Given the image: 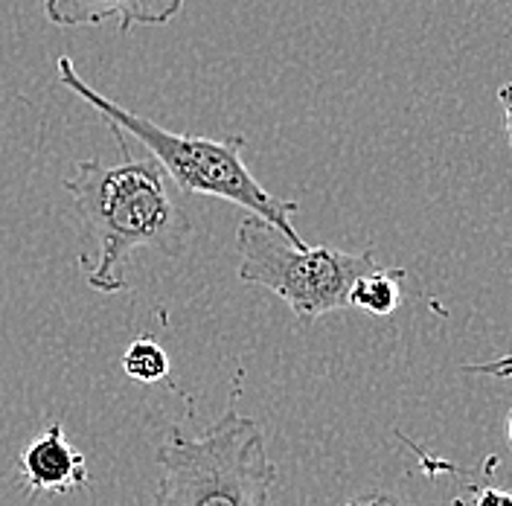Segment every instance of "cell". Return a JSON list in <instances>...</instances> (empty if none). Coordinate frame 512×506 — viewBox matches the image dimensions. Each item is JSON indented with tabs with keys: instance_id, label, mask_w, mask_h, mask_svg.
<instances>
[{
	"instance_id": "obj_11",
	"label": "cell",
	"mask_w": 512,
	"mask_h": 506,
	"mask_svg": "<svg viewBox=\"0 0 512 506\" xmlns=\"http://www.w3.org/2000/svg\"><path fill=\"white\" fill-rule=\"evenodd\" d=\"M344 506H405L399 498L393 495H361V498H352L350 504Z\"/></svg>"
},
{
	"instance_id": "obj_12",
	"label": "cell",
	"mask_w": 512,
	"mask_h": 506,
	"mask_svg": "<svg viewBox=\"0 0 512 506\" xmlns=\"http://www.w3.org/2000/svg\"><path fill=\"white\" fill-rule=\"evenodd\" d=\"M501 105H504V120H507V131H510L512 140V85L501 88Z\"/></svg>"
},
{
	"instance_id": "obj_5",
	"label": "cell",
	"mask_w": 512,
	"mask_h": 506,
	"mask_svg": "<svg viewBox=\"0 0 512 506\" xmlns=\"http://www.w3.org/2000/svg\"><path fill=\"white\" fill-rule=\"evenodd\" d=\"M88 480V463L82 451L67 443L62 422H53L18 454V483L32 501L41 495H70L85 489Z\"/></svg>"
},
{
	"instance_id": "obj_6",
	"label": "cell",
	"mask_w": 512,
	"mask_h": 506,
	"mask_svg": "<svg viewBox=\"0 0 512 506\" xmlns=\"http://www.w3.org/2000/svg\"><path fill=\"white\" fill-rule=\"evenodd\" d=\"M184 0H44V15L56 27H96L117 21V30L158 27L178 18Z\"/></svg>"
},
{
	"instance_id": "obj_3",
	"label": "cell",
	"mask_w": 512,
	"mask_h": 506,
	"mask_svg": "<svg viewBox=\"0 0 512 506\" xmlns=\"http://www.w3.org/2000/svg\"><path fill=\"white\" fill-rule=\"evenodd\" d=\"M236 396L239 384L230 408L201 437L169 428L155 454L160 475L152 506H271L277 466L262 425L233 408Z\"/></svg>"
},
{
	"instance_id": "obj_9",
	"label": "cell",
	"mask_w": 512,
	"mask_h": 506,
	"mask_svg": "<svg viewBox=\"0 0 512 506\" xmlns=\"http://www.w3.org/2000/svg\"><path fill=\"white\" fill-rule=\"evenodd\" d=\"M463 373L492 376V379H512V352L510 355H501V358H492V361H483V364H466Z\"/></svg>"
},
{
	"instance_id": "obj_4",
	"label": "cell",
	"mask_w": 512,
	"mask_h": 506,
	"mask_svg": "<svg viewBox=\"0 0 512 506\" xmlns=\"http://www.w3.org/2000/svg\"><path fill=\"white\" fill-rule=\"evenodd\" d=\"M239 280L274 291L297 320L350 306L352 283L376 268L373 251L347 253L326 245L294 248L286 236L256 216L239 222Z\"/></svg>"
},
{
	"instance_id": "obj_1",
	"label": "cell",
	"mask_w": 512,
	"mask_h": 506,
	"mask_svg": "<svg viewBox=\"0 0 512 506\" xmlns=\"http://www.w3.org/2000/svg\"><path fill=\"white\" fill-rule=\"evenodd\" d=\"M108 128L120 140L123 160L114 166L79 160L73 175L64 178V190L73 195L82 236L94 251L85 280L94 291L117 294L128 288L126 268L137 251H158L172 259L187 251L192 219L158 160L137 158L126 134Z\"/></svg>"
},
{
	"instance_id": "obj_2",
	"label": "cell",
	"mask_w": 512,
	"mask_h": 506,
	"mask_svg": "<svg viewBox=\"0 0 512 506\" xmlns=\"http://www.w3.org/2000/svg\"><path fill=\"white\" fill-rule=\"evenodd\" d=\"M56 70H59L64 88L82 96L94 111H99L108 120V126L120 128L126 137H134L146 149L149 158L158 160V166L181 195H210V198L230 201V204L248 210V216H256L265 224L277 227L294 248H306L303 236L291 224V216L300 210V204L268 192L256 181L251 166L242 158V152L248 146V140L242 134H230V137L216 140V137L169 131V128L158 126V123L123 108L120 102H111L108 96L94 91L79 76L76 64L67 56H59Z\"/></svg>"
},
{
	"instance_id": "obj_10",
	"label": "cell",
	"mask_w": 512,
	"mask_h": 506,
	"mask_svg": "<svg viewBox=\"0 0 512 506\" xmlns=\"http://www.w3.org/2000/svg\"><path fill=\"white\" fill-rule=\"evenodd\" d=\"M472 506H512V492L498 486H472Z\"/></svg>"
},
{
	"instance_id": "obj_13",
	"label": "cell",
	"mask_w": 512,
	"mask_h": 506,
	"mask_svg": "<svg viewBox=\"0 0 512 506\" xmlns=\"http://www.w3.org/2000/svg\"><path fill=\"white\" fill-rule=\"evenodd\" d=\"M510 443H512V416H510Z\"/></svg>"
},
{
	"instance_id": "obj_8",
	"label": "cell",
	"mask_w": 512,
	"mask_h": 506,
	"mask_svg": "<svg viewBox=\"0 0 512 506\" xmlns=\"http://www.w3.org/2000/svg\"><path fill=\"white\" fill-rule=\"evenodd\" d=\"M169 370H172L169 352L152 338H137L123 352V373L134 384H158L169 376Z\"/></svg>"
},
{
	"instance_id": "obj_7",
	"label": "cell",
	"mask_w": 512,
	"mask_h": 506,
	"mask_svg": "<svg viewBox=\"0 0 512 506\" xmlns=\"http://www.w3.org/2000/svg\"><path fill=\"white\" fill-rule=\"evenodd\" d=\"M405 268H373L361 274L350 288V306L373 317H390L402 306V280Z\"/></svg>"
}]
</instances>
